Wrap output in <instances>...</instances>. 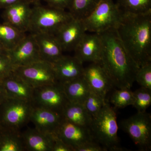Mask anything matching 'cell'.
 Masks as SVG:
<instances>
[{"mask_svg": "<svg viewBox=\"0 0 151 151\" xmlns=\"http://www.w3.org/2000/svg\"><path fill=\"white\" fill-rule=\"evenodd\" d=\"M52 151H73V149L54 134V141Z\"/></svg>", "mask_w": 151, "mask_h": 151, "instance_id": "cell-34", "label": "cell"}, {"mask_svg": "<svg viewBox=\"0 0 151 151\" xmlns=\"http://www.w3.org/2000/svg\"><path fill=\"white\" fill-rule=\"evenodd\" d=\"M86 32L82 20L73 18L55 35L63 52L74 50Z\"/></svg>", "mask_w": 151, "mask_h": 151, "instance_id": "cell-13", "label": "cell"}, {"mask_svg": "<svg viewBox=\"0 0 151 151\" xmlns=\"http://www.w3.org/2000/svg\"><path fill=\"white\" fill-rule=\"evenodd\" d=\"M32 102L34 106L61 114L68 101L62 84L58 82L34 88Z\"/></svg>", "mask_w": 151, "mask_h": 151, "instance_id": "cell-9", "label": "cell"}, {"mask_svg": "<svg viewBox=\"0 0 151 151\" xmlns=\"http://www.w3.org/2000/svg\"><path fill=\"white\" fill-rule=\"evenodd\" d=\"M61 115L63 118L68 122L89 128L93 119L83 104L69 102L63 108Z\"/></svg>", "mask_w": 151, "mask_h": 151, "instance_id": "cell-22", "label": "cell"}, {"mask_svg": "<svg viewBox=\"0 0 151 151\" xmlns=\"http://www.w3.org/2000/svg\"><path fill=\"white\" fill-rule=\"evenodd\" d=\"M134 101L132 106L139 113H144L151 105V90L141 87L134 92Z\"/></svg>", "mask_w": 151, "mask_h": 151, "instance_id": "cell-28", "label": "cell"}, {"mask_svg": "<svg viewBox=\"0 0 151 151\" xmlns=\"http://www.w3.org/2000/svg\"><path fill=\"white\" fill-rule=\"evenodd\" d=\"M118 129L115 109L106 102L92 119L90 129L94 140L105 151H124L119 146Z\"/></svg>", "mask_w": 151, "mask_h": 151, "instance_id": "cell-3", "label": "cell"}, {"mask_svg": "<svg viewBox=\"0 0 151 151\" xmlns=\"http://www.w3.org/2000/svg\"><path fill=\"white\" fill-rule=\"evenodd\" d=\"M14 68L7 53H0V79L13 73Z\"/></svg>", "mask_w": 151, "mask_h": 151, "instance_id": "cell-31", "label": "cell"}, {"mask_svg": "<svg viewBox=\"0 0 151 151\" xmlns=\"http://www.w3.org/2000/svg\"><path fill=\"white\" fill-rule=\"evenodd\" d=\"M105 150L96 141L85 143L75 149L74 151H105Z\"/></svg>", "mask_w": 151, "mask_h": 151, "instance_id": "cell-33", "label": "cell"}, {"mask_svg": "<svg viewBox=\"0 0 151 151\" xmlns=\"http://www.w3.org/2000/svg\"><path fill=\"white\" fill-rule=\"evenodd\" d=\"M121 127L140 150L142 151L151 150V114L146 112H137L122 121Z\"/></svg>", "mask_w": 151, "mask_h": 151, "instance_id": "cell-7", "label": "cell"}, {"mask_svg": "<svg viewBox=\"0 0 151 151\" xmlns=\"http://www.w3.org/2000/svg\"><path fill=\"white\" fill-rule=\"evenodd\" d=\"M32 34L42 60L52 64L63 55V50L54 35L45 33Z\"/></svg>", "mask_w": 151, "mask_h": 151, "instance_id": "cell-19", "label": "cell"}, {"mask_svg": "<svg viewBox=\"0 0 151 151\" xmlns=\"http://www.w3.org/2000/svg\"><path fill=\"white\" fill-rule=\"evenodd\" d=\"M120 40L138 67L151 62V12H123L116 29Z\"/></svg>", "mask_w": 151, "mask_h": 151, "instance_id": "cell-2", "label": "cell"}, {"mask_svg": "<svg viewBox=\"0 0 151 151\" xmlns=\"http://www.w3.org/2000/svg\"><path fill=\"white\" fill-rule=\"evenodd\" d=\"M73 18L68 11L38 3L32 7L29 31L32 33H45L55 35Z\"/></svg>", "mask_w": 151, "mask_h": 151, "instance_id": "cell-4", "label": "cell"}, {"mask_svg": "<svg viewBox=\"0 0 151 151\" xmlns=\"http://www.w3.org/2000/svg\"><path fill=\"white\" fill-rule=\"evenodd\" d=\"M28 2L30 3L31 4H34L39 3L40 0H26Z\"/></svg>", "mask_w": 151, "mask_h": 151, "instance_id": "cell-38", "label": "cell"}, {"mask_svg": "<svg viewBox=\"0 0 151 151\" xmlns=\"http://www.w3.org/2000/svg\"><path fill=\"white\" fill-rule=\"evenodd\" d=\"M122 14L114 0H101L88 16L82 19L86 32L99 34L116 29Z\"/></svg>", "mask_w": 151, "mask_h": 151, "instance_id": "cell-5", "label": "cell"}, {"mask_svg": "<svg viewBox=\"0 0 151 151\" xmlns=\"http://www.w3.org/2000/svg\"><path fill=\"white\" fill-rule=\"evenodd\" d=\"M62 119L60 113L34 106L30 117L35 129L47 134H55Z\"/></svg>", "mask_w": 151, "mask_h": 151, "instance_id": "cell-17", "label": "cell"}, {"mask_svg": "<svg viewBox=\"0 0 151 151\" xmlns=\"http://www.w3.org/2000/svg\"><path fill=\"white\" fill-rule=\"evenodd\" d=\"M7 54L15 68L24 66L42 60L33 34L26 35Z\"/></svg>", "mask_w": 151, "mask_h": 151, "instance_id": "cell-10", "label": "cell"}, {"mask_svg": "<svg viewBox=\"0 0 151 151\" xmlns=\"http://www.w3.org/2000/svg\"><path fill=\"white\" fill-rule=\"evenodd\" d=\"M14 72L33 88L59 82L52 64L42 60L15 68Z\"/></svg>", "mask_w": 151, "mask_h": 151, "instance_id": "cell-8", "label": "cell"}, {"mask_svg": "<svg viewBox=\"0 0 151 151\" xmlns=\"http://www.w3.org/2000/svg\"><path fill=\"white\" fill-rule=\"evenodd\" d=\"M113 92L111 101L115 108H124L133 105L134 101V92L130 89H118Z\"/></svg>", "mask_w": 151, "mask_h": 151, "instance_id": "cell-27", "label": "cell"}, {"mask_svg": "<svg viewBox=\"0 0 151 151\" xmlns=\"http://www.w3.org/2000/svg\"><path fill=\"white\" fill-rule=\"evenodd\" d=\"M6 98L2 85L1 80H0V105L2 103V102L6 99Z\"/></svg>", "mask_w": 151, "mask_h": 151, "instance_id": "cell-36", "label": "cell"}, {"mask_svg": "<svg viewBox=\"0 0 151 151\" xmlns=\"http://www.w3.org/2000/svg\"><path fill=\"white\" fill-rule=\"evenodd\" d=\"M0 80L6 98L32 101L34 88L14 72Z\"/></svg>", "mask_w": 151, "mask_h": 151, "instance_id": "cell-18", "label": "cell"}, {"mask_svg": "<svg viewBox=\"0 0 151 151\" xmlns=\"http://www.w3.org/2000/svg\"><path fill=\"white\" fill-rule=\"evenodd\" d=\"M135 81L141 87L151 90V62L139 68L135 76Z\"/></svg>", "mask_w": 151, "mask_h": 151, "instance_id": "cell-30", "label": "cell"}, {"mask_svg": "<svg viewBox=\"0 0 151 151\" xmlns=\"http://www.w3.org/2000/svg\"><path fill=\"white\" fill-rule=\"evenodd\" d=\"M55 134L73 151L85 143L95 141L90 128L76 125L63 118Z\"/></svg>", "mask_w": 151, "mask_h": 151, "instance_id": "cell-11", "label": "cell"}, {"mask_svg": "<svg viewBox=\"0 0 151 151\" xmlns=\"http://www.w3.org/2000/svg\"><path fill=\"white\" fill-rule=\"evenodd\" d=\"M24 150L20 131L0 128V151Z\"/></svg>", "mask_w": 151, "mask_h": 151, "instance_id": "cell-23", "label": "cell"}, {"mask_svg": "<svg viewBox=\"0 0 151 151\" xmlns=\"http://www.w3.org/2000/svg\"><path fill=\"white\" fill-rule=\"evenodd\" d=\"M86 33L74 50L76 57L81 62H100L102 44L100 36L95 33Z\"/></svg>", "mask_w": 151, "mask_h": 151, "instance_id": "cell-15", "label": "cell"}, {"mask_svg": "<svg viewBox=\"0 0 151 151\" xmlns=\"http://www.w3.org/2000/svg\"><path fill=\"white\" fill-rule=\"evenodd\" d=\"M101 0H72L68 12L73 18L82 20L91 13Z\"/></svg>", "mask_w": 151, "mask_h": 151, "instance_id": "cell-26", "label": "cell"}, {"mask_svg": "<svg viewBox=\"0 0 151 151\" xmlns=\"http://www.w3.org/2000/svg\"><path fill=\"white\" fill-rule=\"evenodd\" d=\"M123 12L143 14L151 12V0H117Z\"/></svg>", "mask_w": 151, "mask_h": 151, "instance_id": "cell-25", "label": "cell"}, {"mask_svg": "<svg viewBox=\"0 0 151 151\" xmlns=\"http://www.w3.org/2000/svg\"><path fill=\"white\" fill-rule=\"evenodd\" d=\"M31 101L6 98L0 105V128L20 131L30 122Z\"/></svg>", "mask_w": 151, "mask_h": 151, "instance_id": "cell-6", "label": "cell"}, {"mask_svg": "<svg viewBox=\"0 0 151 151\" xmlns=\"http://www.w3.org/2000/svg\"><path fill=\"white\" fill-rule=\"evenodd\" d=\"M30 3L22 0L4 9L2 18L4 22L26 32L29 31L32 7Z\"/></svg>", "mask_w": 151, "mask_h": 151, "instance_id": "cell-12", "label": "cell"}, {"mask_svg": "<svg viewBox=\"0 0 151 151\" xmlns=\"http://www.w3.org/2000/svg\"><path fill=\"white\" fill-rule=\"evenodd\" d=\"M25 150L52 151L54 134H47L33 128H28L21 133Z\"/></svg>", "mask_w": 151, "mask_h": 151, "instance_id": "cell-20", "label": "cell"}, {"mask_svg": "<svg viewBox=\"0 0 151 151\" xmlns=\"http://www.w3.org/2000/svg\"><path fill=\"white\" fill-rule=\"evenodd\" d=\"M83 64L74 55H63L52 65L58 81L63 83L83 76Z\"/></svg>", "mask_w": 151, "mask_h": 151, "instance_id": "cell-16", "label": "cell"}, {"mask_svg": "<svg viewBox=\"0 0 151 151\" xmlns=\"http://www.w3.org/2000/svg\"><path fill=\"white\" fill-rule=\"evenodd\" d=\"M26 35V32L8 24H0V42L7 51L16 46Z\"/></svg>", "mask_w": 151, "mask_h": 151, "instance_id": "cell-24", "label": "cell"}, {"mask_svg": "<svg viewBox=\"0 0 151 151\" xmlns=\"http://www.w3.org/2000/svg\"><path fill=\"white\" fill-rule=\"evenodd\" d=\"M48 6L55 8L68 10L70 9L72 0H43Z\"/></svg>", "mask_w": 151, "mask_h": 151, "instance_id": "cell-32", "label": "cell"}, {"mask_svg": "<svg viewBox=\"0 0 151 151\" xmlns=\"http://www.w3.org/2000/svg\"><path fill=\"white\" fill-rule=\"evenodd\" d=\"M68 102L84 104L91 89L83 76L61 83Z\"/></svg>", "mask_w": 151, "mask_h": 151, "instance_id": "cell-21", "label": "cell"}, {"mask_svg": "<svg viewBox=\"0 0 151 151\" xmlns=\"http://www.w3.org/2000/svg\"><path fill=\"white\" fill-rule=\"evenodd\" d=\"M0 53H7V51L0 42Z\"/></svg>", "mask_w": 151, "mask_h": 151, "instance_id": "cell-37", "label": "cell"}, {"mask_svg": "<svg viewBox=\"0 0 151 151\" xmlns=\"http://www.w3.org/2000/svg\"><path fill=\"white\" fill-rule=\"evenodd\" d=\"M22 0H0V8L5 9Z\"/></svg>", "mask_w": 151, "mask_h": 151, "instance_id": "cell-35", "label": "cell"}, {"mask_svg": "<svg viewBox=\"0 0 151 151\" xmlns=\"http://www.w3.org/2000/svg\"><path fill=\"white\" fill-rule=\"evenodd\" d=\"M106 102L100 95L91 90L83 105L93 118L100 112Z\"/></svg>", "mask_w": 151, "mask_h": 151, "instance_id": "cell-29", "label": "cell"}, {"mask_svg": "<svg viewBox=\"0 0 151 151\" xmlns=\"http://www.w3.org/2000/svg\"><path fill=\"white\" fill-rule=\"evenodd\" d=\"M83 77L91 90L105 100L106 95L113 86L100 63H91L84 68Z\"/></svg>", "mask_w": 151, "mask_h": 151, "instance_id": "cell-14", "label": "cell"}, {"mask_svg": "<svg viewBox=\"0 0 151 151\" xmlns=\"http://www.w3.org/2000/svg\"><path fill=\"white\" fill-rule=\"evenodd\" d=\"M102 44L100 63L113 86L130 89L139 67L127 52L116 29L98 34Z\"/></svg>", "mask_w": 151, "mask_h": 151, "instance_id": "cell-1", "label": "cell"}]
</instances>
